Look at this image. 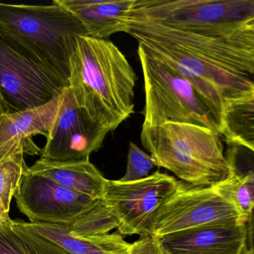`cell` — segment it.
<instances>
[{"label": "cell", "instance_id": "obj_1", "mask_svg": "<svg viewBox=\"0 0 254 254\" xmlns=\"http://www.w3.org/2000/svg\"><path fill=\"white\" fill-rule=\"evenodd\" d=\"M137 76L107 39L78 36L70 58L68 89L84 117L108 135L134 113Z\"/></svg>", "mask_w": 254, "mask_h": 254}, {"label": "cell", "instance_id": "obj_12", "mask_svg": "<svg viewBox=\"0 0 254 254\" xmlns=\"http://www.w3.org/2000/svg\"><path fill=\"white\" fill-rule=\"evenodd\" d=\"M165 254H246V222L216 224L156 237Z\"/></svg>", "mask_w": 254, "mask_h": 254}, {"label": "cell", "instance_id": "obj_11", "mask_svg": "<svg viewBox=\"0 0 254 254\" xmlns=\"http://www.w3.org/2000/svg\"><path fill=\"white\" fill-rule=\"evenodd\" d=\"M106 137L84 117L66 87L61 95L59 109L40 159L55 162L88 161L92 153L102 148Z\"/></svg>", "mask_w": 254, "mask_h": 254}, {"label": "cell", "instance_id": "obj_29", "mask_svg": "<svg viewBox=\"0 0 254 254\" xmlns=\"http://www.w3.org/2000/svg\"><path fill=\"white\" fill-rule=\"evenodd\" d=\"M249 254H254V252H252V253Z\"/></svg>", "mask_w": 254, "mask_h": 254}, {"label": "cell", "instance_id": "obj_20", "mask_svg": "<svg viewBox=\"0 0 254 254\" xmlns=\"http://www.w3.org/2000/svg\"><path fill=\"white\" fill-rule=\"evenodd\" d=\"M29 169L24 155H16L0 163V212L4 216H9L12 198Z\"/></svg>", "mask_w": 254, "mask_h": 254}, {"label": "cell", "instance_id": "obj_9", "mask_svg": "<svg viewBox=\"0 0 254 254\" xmlns=\"http://www.w3.org/2000/svg\"><path fill=\"white\" fill-rule=\"evenodd\" d=\"M181 184L159 171L137 181L108 180L103 199L119 219L121 235L146 237L148 222Z\"/></svg>", "mask_w": 254, "mask_h": 254}, {"label": "cell", "instance_id": "obj_27", "mask_svg": "<svg viewBox=\"0 0 254 254\" xmlns=\"http://www.w3.org/2000/svg\"><path fill=\"white\" fill-rule=\"evenodd\" d=\"M4 114H6V110L2 98H1V94H0V118Z\"/></svg>", "mask_w": 254, "mask_h": 254}, {"label": "cell", "instance_id": "obj_21", "mask_svg": "<svg viewBox=\"0 0 254 254\" xmlns=\"http://www.w3.org/2000/svg\"><path fill=\"white\" fill-rule=\"evenodd\" d=\"M214 188L223 198L237 208L246 222L253 210L254 204L250 189L243 179L231 172L227 180L216 185Z\"/></svg>", "mask_w": 254, "mask_h": 254}, {"label": "cell", "instance_id": "obj_6", "mask_svg": "<svg viewBox=\"0 0 254 254\" xmlns=\"http://www.w3.org/2000/svg\"><path fill=\"white\" fill-rule=\"evenodd\" d=\"M254 19V0H136L125 22L160 24L226 38Z\"/></svg>", "mask_w": 254, "mask_h": 254}, {"label": "cell", "instance_id": "obj_28", "mask_svg": "<svg viewBox=\"0 0 254 254\" xmlns=\"http://www.w3.org/2000/svg\"><path fill=\"white\" fill-rule=\"evenodd\" d=\"M245 25H249V26L252 27V28H254V19H252V20L249 21L247 23L245 24Z\"/></svg>", "mask_w": 254, "mask_h": 254}, {"label": "cell", "instance_id": "obj_13", "mask_svg": "<svg viewBox=\"0 0 254 254\" xmlns=\"http://www.w3.org/2000/svg\"><path fill=\"white\" fill-rule=\"evenodd\" d=\"M62 95V94H61ZM61 95L44 105L0 118V163L16 155H41L33 137L47 138L61 104Z\"/></svg>", "mask_w": 254, "mask_h": 254}, {"label": "cell", "instance_id": "obj_19", "mask_svg": "<svg viewBox=\"0 0 254 254\" xmlns=\"http://www.w3.org/2000/svg\"><path fill=\"white\" fill-rule=\"evenodd\" d=\"M119 225V219L104 200L98 199L92 207L66 226L74 235L97 237L109 234Z\"/></svg>", "mask_w": 254, "mask_h": 254}, {"label": "cell", "instance_id": "obj_23", "mask_svg": "<svg viewBox=\"0 0 254 254\" xmlns=\"http://www.w3.org/2000/svg\"><path fill=\"white\" fill-rule=\"evenodd\" d=\"M230 43L254 56V28L243 25L226 37Z\"/></svg>", "mask_w": 254, "mask_h": 254}, {"label": "cell", "instance_id": "obj_7", "mask_svg": "<svg viewBox=\"0 0 254 254\" xmlns=\"http://www.w3.org/2000/svg\"><path fill=\"white\" fill-rule=\"evenodd\" d=\"M68 85L42 67L0 28V94L6 113L31 110L60 96Z\"/></svg>", "mask_w": 254, "mask_h": 254}, {"label": "cell", "instance_id": "obj_24", "mask_svg": "<svg viewBox=\"0 0 254 254\" xmlns=\"http://www.w3.org/2000/svg\"><path fill=\"white\" fill-rule=\"evenodd\" d=\"M129 254H165L158 239L152 236L142 237L131 245Z\"/></svg>", "mask_w": 254, "mask_h": 254}, {"label": "cell", "instance_id": "obj_17", "mask_svg": "<svg viewBox=\"0 0 254 254\" xmlns=\"http://www.w3.org/2000/svg\"><path fill=\"white\" fill-rule=\"evenodd\" d=\"M220 134L254 155V92L224 100Z\"/></svg>", "mask_w": 254, "mask_h": 254}, {"label": "cell", "instance_id": "obj_5", "mask_svg": "<svg viewBox=\"0 0 254 254\" xmlns=\"http://www.w3.org/2000/svg\"><path fill=\"white\" fill-rule=\"evenodd\" d=\"M137 55L145 93L142 126L166 122L192 124L210 128L221 136L222 106L152 58L140 45Z\"/></svg>", "mask_w": 254, "mask_h": 254}, {"label": "cell", "instance_id": "obj_8", "mask_svg": "<svg viewBox=\"0 0 254 254\" xmlns=\"http://www.w3.org/2000/svg\"><path fill=\"white\" fill-rule=\"evenodd\" d=\"M244 222L231 202L213 187L182 182L178 190L148 222L146 237H162L206 225Z\"/></svg>", "mask_w": 254, "mask_h": 254}, {"label": "cell", "instance_id": "obj_26", "mask_svg": "<svg viewBox=\"0 0 254 254\" xmlns=\"http://www.w3.org/2000/svg\"><path fill=\"white\" fill-rule=\"evenodd\" d=\"M12 219H10V216H4V214L0 212V226H2L4 225H8L12 222Z\"/></svg>", "mask_w": 254, "mask_h": 254}, {"label": "cell", "instance_id": "obj_15", "mask_svg": "<svg viewBox=\"0 0 254 254\" xmlns=\"http://www.w3.org/2000/svg\"><path fill=\"white\" fill-rule=\"evenodd\" d=\"M17 220L22 226L49 239L70 254H129L131 244L119 232L80 237L71 234L65 225Z\"/></svg>", "mask_w": 254, "mask_h": 254}, {"label": "cell", "instance_id": "obj_2", "mask_svg": "<svg viewBox=\"0 0 254 254\" xmlns=\"http://www.w3.org/2000/svg\"><path fill=\"white\" fill-rule=\"evenodd\" d=\"M152 55L198 87H213L225 98L254 92V56L225 37H206L155 25Z\"/></svg>", "mask_w": 254, "mask_h": 254}, {"label": "cell", "instance_id": "obj_22", "mask_svg": "<svg viewBox=\"0 0 254 254\" xmlns=\"http://www.w3.org/2000/svg\"><path fill=\"white\" fill-rule=\"evenodd\" d=\"M155 167L156 164L153 158L142 151L134 143L130 142L126 173L120 180L133 182L146 178L149 176V171Z\"/></svg>", "mask_w": 254, "mask_h": 254}, {"label": "cell", "instance_id": "obj_18", "mask_svg": "<svg viewBox=\"0 0 254 254\" xmlns=\"http://www.w3.org/2000/svg\"><path fill=\"white\" fill-rule=\"evenodd\" d=\"M0 254H70L49 239L19 224L0 226Z\"/></svg>", "mask_w": 254, "mask_h": 254}, {"label": "cell", "instance_id": "obj_10", "mask_svg": "<svg viewBox=\"0 0 254 254\" xmlns=\"http://www.w3.org/2000/svg\"><path fill=\"white\" fill-rule=\"evenodd\" d=\"M16 206L30 222L69 225L97 200L28 171L14 194Z\"/></svg>", "mask_w": 254, "mask_h": 254}, {"label": "cell", "instance_id": "obj_4", "mask_svg": "<svg viewBox=\"0 0 254 254\" xmlns=\"http://www.w3.org/2000/svg\"><path fill=\"white\" fill-rule=\"evenodd\" d=\"M0 28L25 46L42 67L68 85L77 37L87 36L72 13L54 1L51 4L0 2Z\"/></svg>", "mask_w": 254, "mask_h": 254}, {"label": "cell", "instance_id": "obj_3", "mask_svg": "<svg viewBox=\"0 0 254 254\" xmlns=\"http://www.w3.org/2000/svg\"><path fill=\"white\" fill-rule=\"evenodd\" d=\"M221 137L210 128L179 122L142 126L140 133L142 146L156 167L203 187L216 186L231 174Z\"/></svg>", "mask_w": 254, "mask_h": 254}, {"label": "cell", "instance_id": "obj_25", "mask_svg": "<svg viewBox=\"0 0 254 254\" xmlns=\"http://www.w3.org/2000/svg\"><path fill=\"white\" fill-rule=\"evenodd\" d=\"M246 253L254 252V207L246 222Z\"/></svg>", "mask_w": 254, "mask_h": 254}, {"label": "cell", "instance_id": "obj_16", "mask_svg": "<svg viewBox=\"0 0 254 254\" xmlns=\"http://www.w3.org/2000/svg\"><path fill=\"white\" fill-rule=\"evenodd\" d=\"M30 171L94 199L104 198L108 181L89 161L55 162L39 159L30 167Z\"/></svg>", "mask_w": 254, "mask_h": 254}, {"label": "cell", "instance_id": "obj_14", "mask_svg": "<svg viewBox=\"0 0 254 254\" xmlns=\"http://www.w3.org/2000/svg\"><path fill=\"white\" fill-rule=\"evenodd\" d=\"M136 0H54L72 13L88 37L107 39L122 32L124 22Z\"/></svg>", "mask_w": 254, "mask_h": 254}]
</instances>
